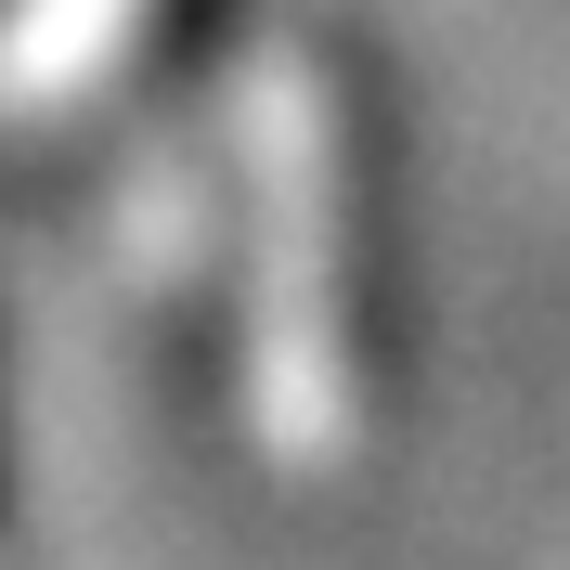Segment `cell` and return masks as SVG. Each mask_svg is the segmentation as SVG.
<instances>
[{
	"mask_svg": "<svg viewBox=\"0 0 570 570\" xmlns=\"http://www.w3.org/2000/svg\"><path fill=\"white\" fill-rule=\"evenodd\" d=\"M273 105V285H259V351L247 390L273 428L285 466H337L351 454V402H363V312H351V117H337V78L312 52H285L259 78Z\"/></svg>",
	"mask_w": 570,
	"mask_h": 570,
	"instance_id": "obj_1",
	"label": "cell"
}]
</instances>
